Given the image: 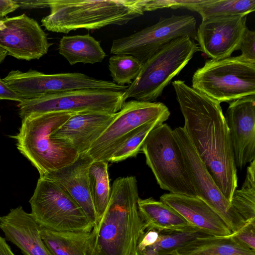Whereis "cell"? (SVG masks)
<instances>
[{
  "mask_svg": "<svg viewBox=\"0 0 255 255\" xmlns=\"http://www.w3.org/2000/svg\"><path fill=\"white\" fill-rule=\"evenodd\" d=\"M246 21L247 16L241 15L202 19L195 39L200 51L212 59L230 57L237 50Z\"/></svg>",
  "mask_w": 255,
  "mask_h": 255,
  "instance_id": "obj_15",
  "label": "cell"
},
{
  "mask_svg": "<svg viewBox=\"0 0 255 255\" xmlns=\"http://www.w3.org/2000/svg\"><path fill=\"white\" fill-rule=\"evenodd\" d=\"M0 255H14L4 238L0 236Z\"/></svg>",
  "mask_w": 255,
  "mask_h": 255,
  "instance_id": "obj_38",
  "label": "cell"
},
{
  "mask_svg": "<svg viewBox=\"0 0 255 255\" xmlns=\"http://www.w3.org/2000/svg\"><path fill=\"white\" fill-rule=\"evenodd\" d=\"M41 227L31 213L21 206L0 217V229L5 239L16 245L24 255H51L40 234Z\"/></svg>",
  "mask_w": 255,
  "mask_h": 255,
  "instance_id": "obj_19",
  "label": "cell"
},
{
  "mask_svg": "<svg viewBox=\"0 0 255 255\" xmlns=\"http://www.w3.org/2000/svg\"><path fill=\"white\" fill-rule=\"evenodd\" d=\"M205 0H143V10L145 11H153L158 9L170 8H186L190 10Z\"/></svg>",
  "mask_w": 255,
  "mask_h": 255,
  "instance_id": "obj_31",
  "label": "cell"
},
{
  "mask_svg": "<svg viewBox=\"0 0 255 255\" xmlns=\"http://www.w3.org/2000/svg\"><path fill=\"white\" fill-rule=\"evenodd\" d=\"M169 116L160 117L135 129L129 136L113 154L111 162H118L135 157L141 151L142 144L148 133L156 127L163 124Z\"/></svg>",
  "mask_w": 255,
  "mask_h": 255,
  "instance_id": "obj_29",
  "label": "cell"
},
{
  "mask_svg": "<svg viewBox=\"0 0 255 255\" xmlns=\"http://www.w3.org/2000/svg\"><path fill=\"white\" fill-rule=\"evenodd\" d=\"M242 52L240 55L245 60L255 64V32L247 27L242 36L237 50Z\"/></svg>",
  "mask_w": 255,
  "mask_h": 255,
  "instance_id": "obj_32",
  "label": "cell"
},
{
  "mask_svg": "<svg viewBox=\"0 0 255 255\" xmlns=\"http://www.w3.org/2000/svg\"><path fill=\"white\" fill-rule=\"evenodd\" d=\"M232 235L239 243L255 251V221L247 223Z\"/></svg>",
  "mask_w": 255,
  "mask_h": 255,
  "instance_id": "obj_33",
  "label": "cell"
},
{
  "mask_svg": "<svg viewBox=\"0 0 255 255\" xmlns=\"http://www.w3.org/2000/svg\"><path fill=\"white\" fill-rule=\"evenodd\" d=\"M2 81L23 100L67 91L100 89L124 92L128 86L96 79L81 73L46 74L35 70H12Z\"/></svg>",
  "mask_w": 255,
  "mask_h": 255,
  "instance_id": "obj_11",
  "label": "cell"
},
{
  "mask_svg": "<svg viewBox=\"0 0 255 255\" xmlns=\"http://www.w3.org/2000/svg\"><path fill=\"white\" fill-rule=\"evenodd\" d=\"M108 66L113 82L124 86L131 84L137 77L142 64L131 55H114L110 57Z\"/></svg>",
  "mask_w": 255,
  "mask_h": 255,
  "instance_id": "obj_30",
  "label": "cell"
},
{
  "mask_svg": "<svg viewBox=\"0 0 255 255\" xmlns=\"http://www.w3.org/2000/svg\"><path fill=\"white\" fill-rule=\"evenodd\" d=\"M200 51L189 36L176 39L163 47L142 64L137 77L123 92L125 101L128 98L152 102Z\"/></svg>",
  "mask_w": 255,
  "mask_h": 255,
  "instance_id": "obj_5",
  "label": "cell"
},
{
  "mask_svg": "<svg viewBox=\"0 0 255 255\" xmlns=\"http://www.w3.org/2000/svg\"><path fill=\"white\" fill-rule=\"evenodd\" d=\"M93 161L85 155L71 164L53 171L45 177L62 186L82 208L94 227L98 222L89 188L88 173Z\"/></svg>",
  "mask_w": 255,
  "mask_h": 255,
  "instance_id": "obj_20",
  "label": "cell"
},
{
  "mask_svg": "<svg viewBox=\"0 0 255 255\" xmlns=\"http://www.w3.org/2000/svg\"><path fill=\"white\" fill-rule=\"evenodd\" d=\"M116 113L90 112L74 114L51 137L73 149L79 155H84L110 125Z\"/></svg>",
  "mask_w": 255,
  "mask_h": 255,
  "instance_id": "obj_17",
  "label": "cell"
},
{
  "mask_svg": "<svg viewBox=\"0 0 255 255\" xmlns=\"http://www.w3.org/2000/svg\"></svg>",
  "mask_w": 255,
  "mask_h": 255,
  "instance_id": "obj_42",
  "label": "cell"
},
{
  "mask_svg": "<svg viewBox=\"0 0 255 255\" xmlns=\"http://www.w3.org/2000/svg\"><path fill=\"white\" fill-rule=\"evenodd\" d=\"M123 92L100 89L71 91L24 100L17 106L21 119L33 113L98 112L115 114L126 102Z\"/></svg>",
  "mask_w": 255,
  "mask_h": 255,
  "instance_id": "obj_9",
  "label": "cell"
},
{
  "mask_svg": "<svg viewBox=\"0 0 255 255\" xmlns=\"http://www.w3.org/2000/svg\"><path fill=\"white\" fill-rule=\"evenodd\" d=\"M3 100L14 101L18 103L24 101L23 99L0 79V100Z\"/></svg>",
  "mask_w": 255,
  "mask_h": 255,
  "instance_id": "obj_35",
  "label": "cell"
},
{
  "mask_svg": "<svg viewBox=\"0 0 255 255\" xmlns=\"http://www.w3.org/2000/svg\"><path fill=\"white\" fill-rule=\"evenodd\" d=\"M73 114L33 113L21 119L19 131L12 137L17 141L18 150L37 169L40 176L67 166L79 157L76 151L51 137Z\"/></svg>",
  "mask_w": 255,
  "mask_h": 255,
  "instance_id": "obj_4",
  "label": "cell"
},
{
  "mask_svg": "<svg viewBox=\"0 0 255 255\" xmlns=\"http://www.w3.org/2000/svg\"><path fill=\"white\" fill-rule=\"evenodd\" d=\"M137 183L133 176L114 182L108 206L94 227L90 255H132L145 232L138 209Z\"/></svg>",
  "mask_w": 255,
  "mask_h": 255,
  "instance_id": "obj_2",
  "label": "cell"
},
{
  "mask_svg": "<svg viewBox=\"0 0 255 255\" xmlns=\"http://www.w3.org/2000/svg\"><path fill=\"white\" fill-rule=\"evenodd\" d=\"M170 254L176 255H255V251L228 236H208L196 239Z\"/></svg>",
  "mask_w": 255,
  "mask_h": 255,
  "instance_id": "obj_23",
  "label": "cell"
},
{
  "mask_svg": "<svg viewBox=\"0 0 255 255\" xmlns=\"http://www.w3.org/2000/svg\"><path fill=\"white\" fill-rule=\"evenodd\" d=\"M158 237L159 232L156 230L145 231L137 244V249L139 252L140 253L146 248L153 245L157 241Z\"/></svg>",
  "mask_w": 255,
  "mask_h": 255,
  "instance_id": "obj_34",
  "label": "cell"
},
{
  "mask_svg": "<svg viewBox=\"0 0 255 255\" xmlns=\"http://www.w3.org/2000/svg\"><path fill=\"white\" fill-rule=\"evenodd\" d=\"M21 9H35L48 7L47 0H14Z\"/></svg>",
  "mask_w": 255,
  "mask_h": 255,
  "instance_id": "obj_36",
  "label": "cell"
},
{
  "mask_svg": "<svg viewBox=\"0 0 255 255\" xmlns=\"http://www.w3.org/2000/svg\"><path fill=\"white\" fill-rule=\"evenodd\" d=\"M1 18H0V19H1Z\"/></svg>",
  "mask_w": 255,
  "mask_h": 255,
  "instance_id": "obj_43",
  "label": "cell"
},
{
  "mask_svg": "<svg viewBox=\"0 0 255 255\" xmlns=\"http://www.w3.org/2000/svg\"><path fill=\"white\" fill-rule=\"evenodd\" d=\"M7 55V52L0 48V64L5 59L6 56Z\"/></svg>",
  "mask_w": 255,
  "mask_h": 255,
  "instance_id": "obj_39",
  "label": "cell"
},
{
  "mask_svg": "<svg viewBox=\"0 0 255 255\" xmlns=\"http://www.w3.org/2000/svg\"><path fill=\"white\" fill-rule=\"evenodd\" d=\"M186 169L197 197L206 202L223 220L232 234L247 223L223 194L197 154L183 127L173 130Z\"/></svg>",
  "mask_w": 255,
  "mask_h": 255,
  "instance_id": "obj_13",
  "label": "cell"
},
{
  "mask_svg": "<svg viewBox=\"0 0 255 255\" xmlns=\"http://www.w3.org/2000/svg\"><path fill=\"white\" fill-rule=\"evenodd\" d=\"M255 10V0H205L194 7L202 19L212 17L247 16Z\"/></svg>",
  "mask_w": 255,
  "mask_h": 255,
  "instance_id": "obj_26",
  "label": "cell"
},
{
  "mask_svg": "<svg viewBox=\"0 0 255 255\" xmlns=\"http://www.w3.org/2000/svg\"><path fill=\"white\" fill-rule=\"evenodd\" d=\"M176 255L173 254H167V255Z\"/></svg>",
  "mask_w": 255,
  "mask_h": 255,
  "instance_id": "obj_41",
  "label": "cell"
},
{
  "mask_svg": "<svg viewBox=\"0 0 255 255\" xmlns=\"http://www.w3.org/2000/svg\"><path fill=\"white\" fill-rule=\"evenodd\" d=\"M255 160L250 163L244 183L236 190L231 204L247 223L255 221Z\"/></svg>",
  "mask_w": 255,
  "mask_h": 255,
  "instance_id": "obj_27",
  "label": "cell"
},
{
  "mask_svg": "<svg viewBox=\"0 0 255 255\" xmlns=\"http://www.w3.org/2000/svg\"><path fill=\"white\" fill-rule=\"evenodd\" d=\"M138 209L145 231L158 232L183 229L190 224L173 208L150 197L139 199Z\"/></svg>",
  "mask_w": 255,
  "mask_h": 255,
  "instance_id": "obj_22",
  "label": "cell"
},
{
  "mask_svg": "<svg viewBox=\"0 0 255 255\" xmlns=\"http://www.w3.org/2000/svg\"><path fill=\"white\" fill-rule=\"evenodd\" d=\"M108 165V162L93 161L88 170L89 188L98 222L108 206L111 196Z\"/></svg>",
  "mask_w": 255,
  "mask_h": 255,
  "instance_id": "obj_25",
  "label": "cell"
},
{
  "mask_svg": "<svg viewBox=\"0 0 255 255\" xmlns=\"http://www.w3.org/2000/svg\"><path fill=\"white\" fill-rule=\"evenodd\" d=\"M158 232L157 241L150 246L159 255L170 254L198 238L210 236L191 225L181 229Z\"/></svg>",
  "mask_w": 255,
  "mask_h": 255,
  "instance_id": "obj_28",
  "label": "cell"
},
{
  "mask_svg": "<svg viewBox=\"0 0 255 255\" xmlns=\"http://www.w3.org/2000/svg\"><path fill=\"white\" fill-rule=\"evenodd\" d=\"M49 14L41 19L50 31L68 33L123 25L144 14L143 0H47Z\"/></svg>",
  "mask_w": 255,
  "mask_h": 255,
  "instance_id": "obj_3",
  "label": "cell"
},
{
  "mask_svg": "<svg viewBox=\"0 0 255 255\" xmlns=\"http://www.w3.org/2000/svg\"><path fill=\"white\" fill-rule=\"evenodd\" d=\"M237 168L255 160V95L230 102L225 116Z\"/></svg>",
  "mask_w": 255,
  "mask_h": 255,
  "instance_id": "obj_16",
  "label": "cell"
},
{
  "mask_svg": "<svg viewBox=\"0 0 255 255\" xmlns=\"http://www.w3.org/2000/svg\"><path fill=\"white\" fill-rule=\"evenodd\" d=\"M192 87L220 103L255 95V64L240 55L207 61L194 73Z\"/></svg>",
  "mask_w": 255,
  "mask_h": 255,
  "instance_id": "obj_7",
  "label": "cell"
},
{
  "mask_svg": "<svg viewBox=\"0 0 255 255\" xmlns=\"http://www.w3.org/2000/svg\"><path fill=\"white\" fill-rule=\"evenodd\" d=\"M18 8L19 6L14 0H0V17H5Z\"/></svg>",
  "mask_w": 255,
  "mask_h": 255,
  "instance_id": "obj_37",
  "label": "cell"
},
{
  "mask_svg": "<svg viewBox=\"0 0 255 255\" xmlns=\"http://www.w3.org/2000/svg\"><path fill=\"white\" fill-rule=\"evenodd\" d=\"M58 49L71 65L101 62L106 56L100 42L89 34L64 36Z\"/></svg>",
  "mask_w": 255,
  "mask_h": 255,
  "instance_id": "obj_24",
  "label": "cell"
},
{
  "mask_svg": "<svg viewBox=\"0 0 255 255\" xmlns=\"http://www.w3.org/2000/svg\"><path fill=\"white\" fill-rule=\"evenodd\" d=\"M29 202L43 228L57 232H90L94 227L82 208L60 184L43 177Z\"/></svg>",
  "mask_w": 255,
  "mask_h": 255,
  "instance_id": "obj_8",
  "label": "cell"
},
{
  "mask_svg": "<svg viewBox=\"0 0 255 255\" xmlns=\"http://www.w3.org/2000/svg\"><path fill=\"white\" fill-rule=\"evenodd\" d=\"M52 43L33 18L23 13L0 19V48L19 60L39 59Z\"/></svg>",
  "mask_w": 255,
  "mask_h": 255,
  "instance_id": "obj_14",
  "label": "cell"
},
{
  "mask_svg": "<svg viewBox=\"0 0 255 255\" xmlns=\"http://www.w3.org/2000/svg\"><path fill=\"white\" fill-rule=\"evenodd\" d=\"M40 234L51 255H90L93 232H57L40 228Z\"/></svg>",
  "mask_w": 255,
  "mask_h": 255,
  "instance_id": "obj_21",
  "label": "cell"
},
{
  "mask_svg": "<svg viewBox=\"0 0 255 255\" xmlns=\"http://www.w3.org/2000/svg\"><path fill=\"white\" fill-rule=\"evenodd\" d=\"M160 200L178 212L189 224L208 235L225 237L232 234L220 217L198 197L169 193L161 195Z\"/></svg>",
  "mask_w": 255,
  "mask_h": 255,
  "instance_id": "obj_18",
  "label": "cell"
},
{
  "mask_svg": "<svg viewBox=\"0 0 255 255\" xmlns=\"http://www.w3.org/2000/svg\"><path fill=\"white\" fill-rule=\"evenodd\" d=\"M132 255H140V254L139 251H138L137 249H136Z\"/></svg>",
  "mask_w": 255,
  "mask_h": 255,
  "instance_id": "obj_40",
  "label": "cell"
},
{
  "mask_svg": "<svg viewBox=\"0 0 255 255\" xmlns=\"http://www.w3.org/2000/svg\"><path fill=\"white\" fill-rule=\"evenodd\" d=\"M196 20L189 15H172L130 35L113 41L110 52L131 55L142 64L163 47L178 38L196 39Z\"/></svg>",
  "mask_w": 255,
  "mask_h": 255,
  "instance_id": "obj_10",
  "label": "cell"
},
{
  "mask_svg": "<svg viewBox=\"0 0 255 255\" xmlns=\"http://www.w3.org/2000/svg\"><path fill=\"white\" fill-rule=\"evenodd\" d=\"M171 83L184 117L183 128L216 184L231 202L238 186L237 169L220 103L184 81Z\"/></svg>",
  "mask_w": 255,
  "mask_h": 255,
  "instance_id": "obj_1",
  "label": "cell"
},
{
  "mask_svg": "<svg viewBox=\"0 0 255 255\" xmlns=\"http://www.w3.org/2000/svg\"><path fill=\"white\" fill-rule=\"evenodd\" d=\"M141 151L162 189L197 197L173 130L167 124L163 123L148 133Z\"/></svg>",
  "mask_w": 255,
  "mask_h": 255,
  "instance_id": "obj_6",
  "label": "cell"
},
{
  "mask_svg": "<svg viewBox=\"0 0 255 255\" xmlns=\"http://www.w3.org/2000/svg\"><path fill=\"white\" fill-rule=\"evenodd\" d=\"M161 102L135 100L126 102L101 135L84 155L92 161L109 162L113 154L139 126L160 117L170 116Z\"/></svg>",
  "mask_w": 255,
  "mask_h": 255,
  "instance_id": "obj_12",
  "label": "cell"
}]
</instances>
